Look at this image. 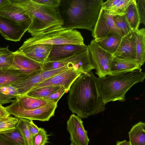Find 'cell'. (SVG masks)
<instances>
[{"label": "cell", "instance_id": "obj_1", "mask_svg": "<svg viewBox=\"0 0 145 145\" xmlns=\"http://www.w3.org/2000/svg\"><path fill=\"white\" fill-rule=\"evenodd\" d=\"M97 78L91 71L82 74L73 82L69 91V108L81 119L87 118L105 109V104L97 88Z\"/></svg>", "mask_w": 145, "mask_h": 145}, {"label": "cell", "instance_id": "obj_2", "mask_svg": "<svg viewBox=\"0 0 145 145\" xmlns=\"http://www.w3.org/2000/svg\"><path fill=\"white\" fill-rule=\"evenodd\" d=\"M103 0H61L59 8L65 29H81L92 31Z\"/></svg>", "mask_w": 145, "mask_h": 145}, {"label": "cell", "instance_id": "obj_3", "mask_svg": "<svg viewBox=\"0 0 145 145\" xmlns=\"http://www.w3.org/2000/svg\"><path fill=\"white\" fill-rule=\"evenodd\" d=\"M145 73L141 69L97 78L96 85L103 102L125 101V94L134 84L143 82Z\"/></svg>", "mask_w": 145, "mask_h": 145}, {"label": "cell", "instance_id": "obj_4", "mask_svg": "<svg viewBox=\"0 0 145 145\" xmlns=\"http://www.w3.org/2000/svg\"><path fill=\"white\" fill-rule=\"evenodd\" d=\"M24 9L31 21L27 31L32 37L53 27L62 26L63 20L59 7L38 3L33 0H14Z\"/></svg>", "mask_w": 145, "mask_h": 145}, {"label": "cell", "instance_id": "obj_5", "mask_svg": "<svg viewBox=\"0 0 145 145\" xmlns=\"http://www.w3.org/2000/svg\"><path fill=\"white\" fill-rule=\"evenodd\" d=\"M84 41L80 32L75 29H65L61 26L46 29L27 39L22 45L40 44L52 46L64 44L84 45Z\"/></svg>", "mask_w": 145, "mask_h": 145}, {"label": "cell", "instance_id": "obj_6", "mask_svg": "<svg viewBox=\"0 0 145 145\" xmlns=\"http://www.w3.org/2000/svg\"><path fill=\"white\" fill-rule=\"evenodd\" d=\"M68 66L83 73H87L95 67L91 59L88 47L64 58L44 63L42 70L45 71Z\"/></svg>", "mask_w": 145, "mask_h": 145}, {"label": "cell", "instance_id": "obj_7", "mask_svg": "<svg viewBox=\"0 0 145 145\" xmlns=\"http://www.w3.org/2000/svg\"><path fill=\"white\" fill-rule=\"evenodd\" d=\"M57 105V103L50 102L39 108L28 110L20 106L16 99L11 105L5 108L10 115L18 118L46 121H49L54 116Z\"/></svg>", "mask_w": 145, "mask_h": 145}, {"label": "cell", "instance_id": "obj_8", "mask_svg": "<svg viewBox=\"0 0 145 145\" xmlns=\"http://www.w3.org/2000/svg\"><path fill=\"white\" fill-rule=\"evenodd\" d=\"M87 46L96 70L95 74L99 78L110 75V65L114 57L113 54L102 48L94 39Z\"/></svg>", "mask_w": 145, "mask_h": 145}, {"label": "cell", "instance_id": "obj_9", "mask_svg": "<svg viewBox=\"0 0 145 145\" xmlns=\"http://www.w3.org/2000/svg\"><path fill=\"white\" fill-rule=\"evenodd\" d=\"M0 16L11 20L27 31L31 24L24 9L14 0H4L0 6Z\"/></svg>", "mask_w": 145, "mask_h": 145}, {"label": "cell", "instance_id": "obj_10", "mask_svg": "<svg viewBox=\"0 0 145 145\" xmlns=\"http://www.w3.org/2000/svg\"><path fill=\"white\" fill-rule=\"evenodd\" d=\"M92 32V35L94 39L115 35L124 36L115 25L112 16L105 13L101 8Z\"/></svg>", "mask_w": 145, "mask_h": 145}, {"label": "cell", "instance_id": "obj_11", "mask_svg": "<svg viewBox=\"0 0 145 145\" xmlns=\"http://www.w3.org/2000/svg\"><path fill=\"white\" fill-rule=\"evenodd\" d=\"M67 129L70 134L71 144L88 145L89 142L87 131L85 129L81 118L74 114H71L67 122Z\"/></svg>", "mask_w": 145, "mask_h": 145}, {"label": "cell", "instance_id": "obj_12", "mask_svg": "<svg viewBox=\"0 0 145 145\" xmlns=\"http://www.w3.org/2000/svg\"><path fill=\"white\" fill-rule=\"evenodd\" d=\"M82 74L73 69H69L37 84L31 90L43 87L59 86L64 87L68 92L73 82Z\"/></svg>", "mask_w": 145, "mask_h": 145}, {"label": "cell", "instance_id": "obj_13", "mask_svg": "<svg viewBox=\"0 0 145 145\" xmlns=\"http://www.w3.org/2000/svg\"><path fill=\"white\" fill-rule=\"evenodd\" d=\"M14 62L10 68L19 70L26 75L42 71V64L28 57L18 50L14 52Z\"/></svg>", "mask_w": 145, "mask_h": 145}, {"label": "cell", "instance_id": "obj_14", "mask_svg": "<svg viewBox=\"0 0 145 145\" xmlns=\"http://www.w3.org/2000/svg\"><path fill=\"white\" fill-rule=\"evenodd\" d=\"M26 31L11 20L0 16V33L5 39L19 41Z\"/></svg>", "mask_w": 145, "mask_h": 145}, {"label": "cell", "instance_id": "obj_15", "mask_svg": "<svg viewBox=\"0 0 145 145\" xmlns=\"http://www.w3.org/2000/svg\"><path fill=\"white\" fill-rule=\"evenodd\" d=\"M52 46L44 44L29 46L22 45L18 50L28 57L43 64L46 61Z\"/></svg>", "mask_w": 145, "mask_h": 145}, {"label": "cell", "instance_id": "obj_16", "mask_svg": "<svg viewBox=\"0 0 145 145\" xmlns=\"http://www.w3.org/2000/svg\"><path fill=\"white\" fill-rule=\"evenodd\" d=\"M87 47L88 46L85 44H64L52 45L46 62L54 61L64 58L73 55Z\"/></svg>", "mask_w": 145, "mask_h": 145}, {"label": "cell", "instance_id": "obj_17", "mask_svg": "<svg viewBox=\"0 0 145 145\" xmlns=\"http://www.w3.org/2000/svg\"><path fill=\"white\" fill-rule=\"evenodd\" d=\"M136 59L131 57H113L110 67V74L140 69Z\"/></svg>", "mask_w": 145, "mask_h": 145}, {"label": "cell", "instance_id": "obj_18", "mask_svg": "<svg viewBox=\"0 0 145 145\" xmlns=\"http://www.w3.org/2000/svg\"><path fill=\"white\" fill-rule=\"evenodd\" d=\"M136 39L133 31L123 36L114 57H131L136 59Z\"/></svg>", "mask_w": 145, "mask_h": 145}, {"label": "cell", "instance_id": "obj_19", "mask_svg": "<svg viewBox=\"0 0 145 145\" xmlns=\"http://www.w3.org/2000/svg\"><path fill=\"white\" fill-rule=\"evenodd\" d=\"M41 71L29 75L11 85L17 89L20 95H25L37 84L43 81Z\"/></svg>", "mask_w": 145, "mask_h": 145}, {"label": "cell", "instance_id": "obj_20", "mask_svg": "<svg viewBox=\"0 0 145 145\" xmlns=\"http://www.w3.org/2000/svg\"><path fill=\"white\" fill-rule=\"evenodd\" d=\"M133 0H108L103 2L101 8L112 16L124 15L126 9Z\"/></svg>", "mask_w": 145, "mask_h": 145}, {"label": "cell", "instance_id": "obj_21", "mask_svg": "<svg viewBox=\"0 0 145 145\" xmlns=\"http://www.w3.org/2000/svg\"><path fill=\"white\" fill-rule=\"evenodd\" d=\"M29 75L11 68H0V87L11 85Z\"/></svg>", "mask_w": 145, "mask_h": 145}, {"label": "cell", "instance_id": "obj_22", "mask_svg": "<svg viewBox=\"0 0 145 145\" xmlns=\"http://www.w3.org/2000/svg\"><path fill=\"white\" fill-rule=\"evenodd\" d=\"M136 39V57L140 68L145 61V29L144 28L133 31Z\"/></svg>", "mask_w": 145, "mask_h": 145}, {"label": "cell", "instance_id": "obj_23", "mask_svg": "<svg viewBox=\"0 0 145 145\" xmlns=\"http://www.w3.org/2000/svg\"><path fill=\"white\" fill-rule=\"evenodd\" d=\"M130 145H145V124L140 121L134 125L128 133Z\"/></svg>", "mask_w": 145, "mask_h": 145}, {"label": "cell", "instance_id": "obj_24", "mask_svg": "<svg viewBox=\"0 0 145 145\" xmlns=\"http://www.w3.org/2000/svg\"><path fill=\"white\" fill-rule=\"evenodd\" d=\"M16 99L20 106L28 110L39 108L50 102L42 99L32 97L26 95H20Z\"/></svg>", "mask_w": 145, "mask_h": 145}, {"label": "cell", "instance_id": "obj_25", "mask_svg": "<svg viewBox=\"0 0 145 145\" xmlns=\"http://www.w3.org/2000/svg\"><path fill=\"white\" fill-rule=\"evenodd\" d=\"M123 37L115 35L94 39L102 48L113 54L118 48Z\"/></svg>", "mask_w": 145, "mask_h": 145}, {"label": "cell", "instance_id": "obj_26", "mask_svg": "<svg viewBox=\"0 0 145 145\" xmlns=\"http://www.w3.org/2000/svg\"><path fill=\"white\" fill-rule=\"evenodd\" d=\"M124 15L133 31L138 29L141 23L137 7L136 0H133L128 5Z\"/></svg>", "mask_w": 145, "mask_h": 145}, {"label": "cell", "instance_id": "obj_27", "mask_svg": "<svg viewBox=\"0 0 145 145\" xmlns=\"http://www.w3.org/2000/svg\"><path fill=\"white\" fill-rule=\"evenodd\" d=\"M21 95L17 89L11 85L0 87V104L3 105L13 102Z\"/></svg>", "mask_w": 145, "mask_h": 145}, {"label": "cell", "instance_id": "obj_28", "mask_svg": "<svg viewBox=\"0 0 145 145\" xmlns=\"http://www.w3.org/2000/svg\"><path fill=\"white\" fill-rule=\"evenodd\" d=\"M61 87L49 86L40 87L31 90L25 95L36 98H42L55 92L59 89Z\"/></svg>", "mask_w": 145, "mask_h": 145}, {"label": "cell", "instance_id": "obj_29", "mask_svg": "<svg viewBox=\"0 0 145 145\" xmlns=\"http://www.w3.org/2000/svg\"><path fill=\"white\" fill-rule=\"evenodd\" d=\"M19 119L10 115L0 118V133L15 129Z\"/></svg>", "mask_w": 145, "mask_h": 145}, {"label": "cell", "instance_id": "obj_30", "mask_svg": "<svg viewBox=\"0 0 145 145\" xmlns=\"http://www.w3.org/2000/svg\"><path fill=\"white\" fill-rule=\"evenodd\" d=\"M113 19L116 27L125 36L133 31L124 15L112 16Z\"/></svg>", "mask_w": 145, "mask_h": 145}, {"label": "cell", "instance_id": "obj_31", "mask_svg": "<svg viewBox=\"0 0 145 145\" xmlns=\"http://www.w3.org/2000/svg\"><path fill=\"white\" fill-rule=\"evenodd\" d=\"M16 128L20 131L23 137L25 145H32V136L28 129L26 119L19 118Z\"/></svg>", "mask_w": 145, "mask_h": 145}, {"label": "cell", "instance_id": "obj_32", "mask_svg": "<svg viewBox=\"0 0 145 145\" xmlns=\"http://www.w3.org/2000/svg\"><path fill=\"white\" fill-rule=\"evenodd\" d=\"M1 134L18 145H25L24 140L20 131L16 128L13 130Z\"/></svg>", "mask_w": 145, "mask_h": 145}, {"label": "cell", "instance_id": "obj_33", "mask_svg": "<svg viewBox=\"0 0 145 145\" xmlns=\"http://www.w3.org/2000/svg\"><path fill=\"white\" fill-rule=\"evenodd\" d=\"M14 52L9 50L0 55V68H8L12 66L14 60Z\"/></svg>", "mask_w": 145, "mask_h": 145}, {"label": "cell", "instance_id": "obj_34", "mask_svg": "<svg viewBox=\"0 0 145 145\" xmlns=\"http://www.w3.org/2000/svg\"><path fill=\"white\" fill-rule=\"evenodd\" d=\"M48 135L43 128H40L37 134L32 137V145H45L48 142Z\"/></svg>", "mask_w": 145, "mask_h": 145}, {"label": "cell", "instance_id": "obj_35", "mask_svg": "<svg viewBox=\"0 0 145 145\" xmlns=\"http://www.w3.org/2000/svg\"><path fill=\"white\" fill-rule=\"evenodd\" d=\"M67 92L66 89L64 87L61 86L58 90L50 95L41 99L49 102L57 103L61 97L65 93Z\"/></svg>", "mask_w": 145, "mask_h": 145}, {"label": "cell", "instance_id": "obj_36", "mask_svg": "<svg viewBox=\"0 0 145 145\" xmlns=\"http://www.w3.org/2000/svg\"><path fill=\"white\" fill-rule=\"evenodd\" d=\"M72 69L68 66L60 67L50 70L41 72V75L43 81L53 76H56L61 72L67 70Z\"/></svg>", "mask_w": 145, "mask_h": 145}, {"label": "cell", "instance_id": "obj_37", "mask_svg": "<svg viewBox=\"0 0 145 145\" xmlns=\"http://www.w3.org/2000/svg\"><path fill=\"white\" fill-rule=\"evenodd\" d=\"M137 7L140 23L145 24V0H136Z\"/></svg>", "mask_w": 145, "mask_h": 145}, {"label": "cell", "instance_id": "obj_38", "mask_svg": "<svg viewBox=\"0 0 145 145\" xmlns=\"http://www.w3.org/2000/svg\"><path fill=\"white\" fill-rule=\"evenodd\" d=\"M39 4L52 7H59L61 0H33Z\"/></svg>", "mask_w": 145, "mask_h": 145}, {"label": "cell", "instance_id": "obj_39", "mask_svg": "<svg viewBox=\"0 0 145 145\" xmlns=\"http://www.w3.org/2000/svg\"><path fill=\"white\" fill-rule=\"evenodd\" d=\"M26 122L28 129L32 137L38 133L40 128L34 123L33 120L26 119Z\"/></svg>", "mask_w": 145, "mask_h": 145}, {"label": "cell", "instance_id": "obj_40", "mask_svg": "<svg viewBox=\"0 0 145 145\" xmlns=\"http://www.w3.org/2000/svg\"><path fill=\"white\" fill-rule=\"evenodd\" d=\"M0 145H18L0 133Z\"/></svg>", "mask_w": 145, "mask_h": 145}, {"label": "cell", "instance_id": "obj_41", "mask_svg": "<svg viewBox=\"0 0 145 145\" xmlns=\"http://www.w3.org/2000/svg\"><path fill=\"white\" fill-rule=\"evenodd\" d=\"M10 115L7 111L5 107L0 104V118L8 116Z\"/></svg>", "mask_w": 145, "mask_h": 145}, {"label": "cell", "instance_id": "obj_42", "mask_svg": "<svg viewBox=\"0 0 145 145\" xmlns=\"http://www.w3.org/2000/svg\"><path fill=\"white\" fill-rule=\"evenodd\" d=\"M116 145H130L129 141L126 140L122 141H117Z\"/></svg>", "mask_w": 145, "mask_h": 145}, {"label": "cell", "instance_id": "obj_43", "mask_svg": "<svg viewBox=\"0 0 145 145\" xmlns=\"http://www.w3.org/2000/svg\"><path fill=\"white\" fill-rule=\"evenodd\" d=\"M8 46L5 48H0V55L3 53L9 50Z\"/></svg>", "mask_w": 145, "mask_h": 145}, {"label": "cell", "instance_id": "obj_44", "mask_svg": "<svg viewBox=\"0 0 145 145\" xmlns=\"http://www.w3.org/2000/svg\"><path fill=\"white\" fill-rule=\"evenodd\" d=\"M4 0H0V6L4 2Z\"/></svg>", "mask_w": 145, "mask_h": 145}, {"label": "cell", "instance_id": "obj_45", "mask_svg": "<svg viewBox=\"0 0 145 145\" xmlns=\"http://www.w3.org/2000/svg\"><path fill=\"white\" fill-rule=\"evenodd\" d=\"M70 145H74V144H71Z\"/></svg>", "mask_w": 145, "mask_h": 145}]
</instances>
